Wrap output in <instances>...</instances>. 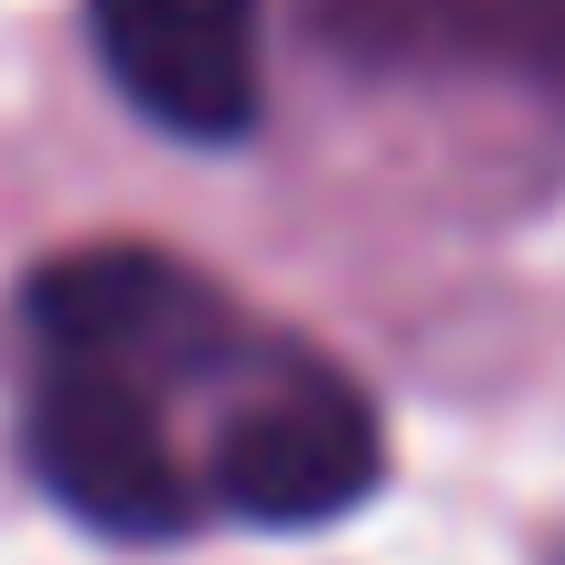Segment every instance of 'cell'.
<instances>
[{
    "label": "cell",
    "instance_id": "cell-5",
    "mask_svg": "<svg viewBox=\"0 0 565 565\" xmlns=\"http://www.w3.org/2000/svg\"><path fill=\"white\" fill-rule=\"evenodd\" d=\"M99 70L169 139L258 129V0H89Z\"/></svg>",
    "mask_w": 565,
    "mask_h": 565
},
{
    "label": "cell",
    "instance_id": "cell-2",
    "mask_svg": "<svg viewBox=\"0 0 565 565\" xmlns=\"http://www.w3.org/2000/svg\"><path fill=\"white\" fill-rule=\"evenodd\" d=\"M30 467L99 536L159 546V536L199 526V477L179 467L169 397L149 377H129V367L40 358V377H30Z\"/></svg>",
    "mask_w": 565,
    "mask_h": 565
},
{
    "label": "cell",
    "instance_id": "cell-1",
    "mask_svg": "<svg viewBox=\"0 0 565 565\" xmlns=\"http://www.w3.org/2000/svg\"><path fill=\"white\" fill-rule=\"evenodd\" d=\"M377 477H387V427H377L367 387L318 367V358L268 348L209 437L199 497L248 516V526H328V516L367 507Z\"/></svg>",
    "mask_w": 565,
    "mask_h": 565
},
{
    "label": "cell",
    "instance_id": "cell-3",
    "mask_svg": "<svg viewBox=\"0 0 565 565\" xmlns=\"http://www.w3.org/2000/svg\"><path fill=\"white\" fill-rule=\"evenodd\" d=\"M30 348L40 358H99V367H129L149 377L159 397L218 377V367H248L258 338L248 318L179 258L159 248H79L60 268L30 278Z\"/></svg>",
    "mask_w": 565,
    "mask_h": 565
},
{
    "label": "cell",
    "instance_id": "cell-4",
    "mask_svg": "<svg viewBox=\"0 0 565 565\" xmlns=\"http://www.w3.org/2000/svg\"><path fill=\"white\" fill-rule=\"evenodd\" d=\"M298 30L377 79L526 89L565 109V0H298Z\"/></svg>",
    "mask_w": 565,
    "mask_h": 565
}]
</instances>
